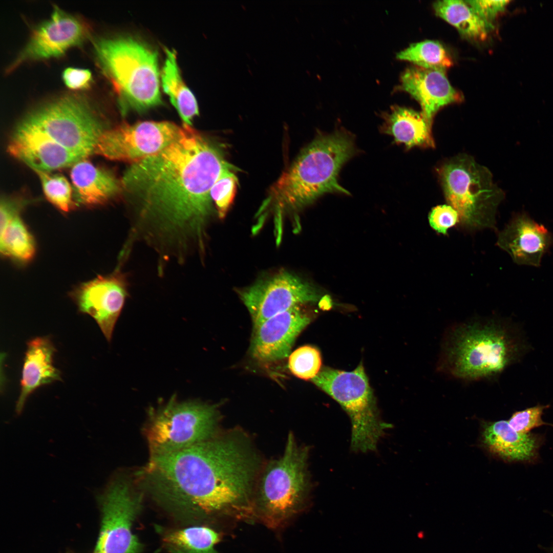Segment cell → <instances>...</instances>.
Returning a JSON list of instances; mask_svg holds the SVG:
<instances>
[{"label":"cell","instance_id":"1","mask_svg":"<svg viewBox=\"0 0 553 553\" xmlns=\"http://www.w3.org/2000/svg\"><path fill=\"white\" fill-rule=\"evenodd\" d=\"M237 169L190 126L160 152L131 163L121 180L135 211L127 242L144 241L159 260L183 262L203 251L214 214L210 191L225 172Z\"/></svg>","mask_w":553,"mask_h":553},{"label":"cell","instance_id":"2","mask_svg":"<svg viewBox=\"0 0 553 553\" xmlns=\"http://www.w3.org/2000/svg\"><path fill=\"white\" fill-rule=\"evenodd\" d=\"M438 371L465 381L491 379L520 360L528 345L519 333L500 320H473L447 331Z\"/></svg>","mask_w":553,"mask_h":553},{"label":"cell","instance_id":"3","mask_svg":"<svg viewBox=\"0 0 553 553\" xmlns=\"http://www.w3.org/2000/svg\"><path fill=\"white\" fill-rule=\"evenodd\" d=\"M354 153L353 139L347 132L318 135L271 186L264 205H272L281 214L302 208L326 193L349 194L337 178Z\"/></svg>","mask_w":553,"mask_h":553},{"label":"cell","instance_id":"4","mask_svg":"<svg viewBox=\"0 0 553 553\" xmlns=\"http://www.w3.org/2000/svg\"><path fill=\"white\" fill-rule=\"evenodd\" d=\"M94 53L102 73L111 82L122 109L144 111L161 103L157 51L130 36L94 40Z\"/></svg>","mask_w":553,"mask_h":553},{"label":"cell","instance_id":"5","mask_svg":"<svg viewBox=\"0 0 553 553\" xmlns=\"http://www.w3.org/2000/svg\"><path fill=\"white\" fill-rule=\"evenodd\" d=\"M308 457L307 448L299 445L290 432L283 455L263 470L253 507L267 526H280L303 507L309 492Z\"/></svg>","mask_w":553,"mask_h":553},{"label":"cell","instance_id":"6","mask_svg":"<svg viewBox=\"0 0 553 553\" xmlns=\"http://www.w3.org/2000/svg\"><path fill=\"white\" fill-rule=\"evenodd\" d=\"M437 172L447 202L457 211L462 226L471 230L495 227L504 193L486 167L461 155L443 163Z\"/></svg>","mask_w":553,"mask_h":553},{"label":"cell","instance_id":"7","mask_svg":"<svg viewBox=\"0 0 553 553\" xmlns=\"http://www.w3.org/2000/svg\"><path fill=\"white\" fill-rule=\"evenodd\" d=\"M20 123L44 132L83 158L94 154L109 127L99 110L81 94L62 95L30 111Z\"/></svg>","mask_w":553,"mask_h":553},{"label":"cell","instance_id":"8","mask_svg":"<svg viewBox=\"0 0 553 553\" xmlns=\"http://www.w3.org/2000/svg\"><path fill=\"white\" fill-rule=\"evenodd\" d=\"M150 414L144 434L151 455L177 452L218 435L220 414L217 405L179 401L174 395Z\"/></svg>","mask_w":553,"mask_h":553},{"label":"cell","instance_id":"9","mask_svg":"<svg viewBox=\"0 0 553 553\" xmlns=\"http://www.w3.org/2000/svg\"><path fill=\"white\" fill-rule=\"evenodd\" d=\"M311 380L348 414L352 450L364 453L376 450L379 440L392 426L379 416L363 365L352 371L323 368Z\"/></svg>","mask_w":553,"mask_h":553},{"label":"cell","instance_id":"10","mask_svg":"<svg viewBox=\"0 0 553 553\" xmlns=\"http://www.w3.org/2000/svg\"><path fill=\"white\" fill-rule=\"evenodd\" d=\"M143 493L131 479L117 473L97 494L101 521L93 553L141 552L142 545L132 529L142 509Z\"/></svg>","mask_w":553,"mask_h":553},{"label":"cell","instance_id":"11","mask_svg":"<svg viewBox=\"0 0 553 553\" xmlns=\"http://www.w3.org/2000/svg\"><path fill=\"white\" fill-rule=\"evenodd\" d=\"M182 127L169 121H142L108 128L99 137L94 154L131 162L156 154L173 143Z\"/></svg>","mask_w":553,"mask_h":553},{"label":"cell","instance_id":"12","mask_svg":"<svg viewBox=\"0 0 553 553\" xmlns=\"http://www.w3.org/2000/svg\"><path fill=\"white\" fill-rule=\"evenodd\" d=\"M318 295L310 284L286 271L263 279L240 293L253 328L291 308L317 301Z\"/></svg>","mask_w":553,"mask_h":553},{"label":"cell","instance_id":"13","mask_svg":"<svg viewBox=\"0 0 553 553\" xmlns=\"http://www.w3.org/2000/svg\"><path fill=\"white\" fill-rule=\"evenodd\" d=\"M80 18L54 5L50 17L33 29L26 44L7 69L10 72L27 61L59 57L89 36Z\"/></svg>","mask_w":553,"mask_h":553},{"label":"cell","instance_id":"14","mask_svg":"<svg viewBox=\"0 0 553 553\" xmlns=\"http://www.w3.org/2000/svg\"><path fill=\"white\" fill-rule=\"evenodd\" d=\"M126 275L118 266L112 273L81 284L71 296L82 313L97 322L108 342L128 295Z\"/></svg>","mask_w":553,"mask_h":553},{"label":"cell","instance_id":"15","mask_svg":"<svg viewBox=\"0 0 553 553\" xmlns=\"http://www.w3.org/2000/svg\"><path fill=\"white\" fill-rule=\"evenodd\" d=\"M310 321L300 306L267 319L253 328L251 356L258 362L267 364L289 357L296 337Z\"/></svg>","mask_w":553,"mask_h":553},{"label":"cell","instance_id":"16","mask_svg":"<svg viewBox=\"0 0 553 553\" xmlns=\"http://www.w3.org/2000/svg\"><path fill=\"white\" fill-rule=\"evenodd\" d=\"M8 151L35 172H48L72 166L84 159L40 130L20 122L12 133Z\"/></svg>","mask_w":553,"mask_h":553},{"label":"cell","instance_id":"17","mask_svg":"<svg viewBox=\"0 0 553 553\" xmlns=\"http://www.w3.org/2000/svg\"><path fill=\"white\" fill-rule=\"evenodd\" d=\"M497 245L516 264L539 267L544 254L553 246V235L544 225L522 214L500 232Z\"/></svg>","mask_w":553,"mask_h":553},{"label":"cell","instance_id":"18","mask_svg":"<svg viewBox=\"0 0 553 553\" xmlns=\"http://www.w3.org/2000/svg\"><path fill=\"white\" fill-rule=\"evenodd\" d=\"M401 83V88L418 102L422 114L431 124L441 108L463 99L442 71L411 67L402 74Z\"/></svg>","mask_w":553,"mask_h":553},{"label":"cell","instance_id":"19","mask_svg":"<svg viewBox=\"0 0 553 553\" xmlns=\"http://www.w3.org/2000/svg\"><path fill=\"white\" fill-rule=\"evenodd\" d=\"M56 350L48 337H37L27 343L20 381L21 390L15 411L20 414L29 396L38 387L61 380L53 364Z\"/></svg>","mask_w":553,"mask_h":553},{"label":"cell","instance_id":"20","mask_svg":"<svg viewBox=\"0 0 553 553\" xmlns=\"http://www.w3.org/2000/svg\"><path fill=\"white\" fill-rule=\"evenodd\" d=\"M70 177L73 200L83 205L102 204L122 190L121 180L86 158L72 166Z\"/></svg>","mask_w":553,"mask_h":553},{"label":"cell","instance_id":"21","mask_svg":"<svg viewBox=\"0 0 553 553\" xmlns=\"http://www.w3.org/2000/svg\"><path fill=\"white\" fill-rule=\"evenodd\" d=\"M483 441L488 450L502 458L530 462L537 458L542 438L538 435L514 430L507 421L500 420L484 427Z\"/></svg>","mask_w":553,"mask_h":553},{"label":"cell","instance_id":"22","mask_svg":"<svg viewBox=\"0 0 553 553\" xmlns=\"http://www.w3.org/2000/svg\"><path fill=\"white\" fill-rule=\"evenodd\" d=\"M384 119L382 131L391 135L397 143L403 144L408 148L435 147L432 124L421 112L397 106Z\"/></svg>","mask_w":553,"mask_h":553},{"label":"cell","instance_id":"23","mask_svg":"<svg viewBox=\"0 0 553 553\" xmlns=\"http://www.w3.org/2000/svg\"><path fill=\"white\" fill-rule=\"evenodd\" d=\"M165 51L161 74L162 87L184 124L190 126L193 118L199 114L197 101L181 77L175 51L167 48Z\"/></svg>","mask_w":553,"mask_h":553},{"label":"cell","instance_id":"24","mask_svg":"<svg viewBox=\"0 0 553 553\" xmlns=\"http://www.w3.org/2000/svg\"><path fill=\"white\" fill-rule=\"evenodd\" d=\"M220 534L202 525L169 529L162 535L164 548L169 553H218L216 545Z\"/></svg>","mask_w":553,"mask_h":553},{"label":"cell","instance_id":"25","mask_svg":"<svg viewBox=\"0 0 553 553\" xmlns=\"http://www.w3.org/2000/svg\"><path fill=\"white\" fill-rule=\"evenodd\" d=\"M438 16L468 38L484 40L493 26L483 20L466 1L444 0L434 4Z\"/></svg>","mask_w":553,"mask_h":553},{"label":"cell","instance_id":"26","mask_svg":"<svg viewBox=\"0 0 553 553\" xmlns=\"http://www.w3.org/2000/svg\"><path fill=\"white\" fill-rule=\"evenodd\" d=\"M0 233L2 254L22 262L33 258L35 252L34 241L19 215L12 219Z\"/></svg>","mask_w":553,"mask_h":553},{"label":"cell","instance_id":"27","mask_svg":"<svg viewBox=\"0 0 553 553\" xmlns=\"http://www.w3.org/2000/svg\"><path fill=\"white\" fill-rule=\"evenodd\" d=\"M397 58L413 62L417 67L445 71L453 60L444 47L438 41L427 40L410 45L397 53Z\"/></svg>","mask_w":553,"mask_h":553},{"label":"cell","instance_id":"28","mask_svg":"<svg viewBox=\"0 0 553 553\" xmlns=\"http://www.w3.org/2000/svg\"><path fill=\"white\" fill-rule=\"evenodd\" d=\"M41 182L42 190L47 200L59 210L68 212L73 206L72 186L68 180L58 174L48 172H35Z\"/></svg>","mask_w":553,"mask_h":553},{"label":"cell","instance_id":"29","mask_svg":"<svg viewBox=\"0 0 553 553\" xmlns=\"http://www.w3.org/2000/svg\"><path fill=\"white\" fill-rule=\"evenodd\" d=\"M322 359L320 352L310 345L300 347L290 353L288 366L290 372L296 377L312 379L321 370Z\"/></svg>","mask_w":553,"mask_h":553},{"label":"cell","instance_id":"30","mask_svg":"<svg viewBox=\"0 0 553 553\" xmlns=\"http://www.w3.org/2000/svg\"><path fill=\"white\" fill-rule=\"evenodd\" d=\"M237 184L238 178L234 171H229L219 177L211 189V197L221 219L225 217L233 201Z\"/></svg>","mask_w":553,"mask_h":553},{"label":"cell","instance_id":"31","mask_svg":"<svg viewBox=\"0 0 553 553\" xmlns=\"http://www.w3.org/2000/svg\"><path fill=\"white\" fill-rule=\"evenodd\" d=\"M549 407V405H537L515 412L507 421L514 430L521 433H528L531 429L542 425L552 426L542 419L543 411Z\"/></svg>","mask_w":553,"mask_h":553},{"label":"cell","instance_id":"32","mask_svg":"<svg viewBox=\"0 0 553 553\" xmlns=\"http://www.w3.org/2000/svg\"><path fill=\"white\" fill-rule=\"evenodd\" d=\"M429 221L436 231L445 235L450 228L459 222V217L457 211L451 205H440L431 210Z\"/></svg>","mask_w":553,"mask_h":553},{"label":"cell","instance_id":"33","mask_svg":"<svg viewBox=\"0 0 553 553\" xmlns=\"http://www.w3.org/2000/svg\"><path fill=\"white\" fill-rule=\"evenodd\" d=\"M62 78L66 87L73 90H82L89 88L93 81L89 70L68 67L62 73Z\"/></svg>","mask_w":553,"mask_h":553},{"label":"cell","instance_id":"34","mask_svg":"<svg viewBox=\"0 0 553 553\" xmlns=\"http://www.w3.org/2000/svg\"><path fill=\"white\" fill-rule=\"evenodd\" d=\"M466 2L483 20L492 25L491 22L504 10L508 1L475 0Z\"/></svg>","mask_w":553,"mask_h":553},{"label":"cell","instance_id":"35","mask_svg":"<svg viewBox=\"0 0 553 553\" xmlns=\"http://www.w3.org/2000/svg\"><path fill=\"white\" fill-rule=\"evenodd\" d=\"M24 205L25 202L6 197L2 198L0 207V233L3 232L12 219L19 216Z\"/></svg>","mask_w":553,"mask_h":553}]
</instances>
